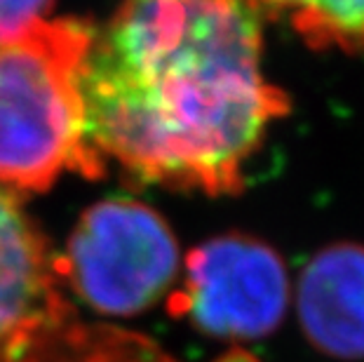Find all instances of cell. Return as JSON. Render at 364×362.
<instances>
[{
	"instance_id": "obj_5",
	"label": "cell",
	"mask_w": 364,
	"mask_h": 362,
	"mask_svg": "<svg viewBox=\"0 0 364 362\" xmlns=\"http://www.w3.org/2000/svg\"><path fill=\"white\" fill-rule=\"evenodd\" d=\"M71 320L59 264L17 196L0 186V362H17Z\"/></svg>"
},
{
	"instance_id": "obj_4",
	"label": "cell",
	"mask_w": 364,
	"mask_h": 362,
	"mask_svg": "<svg viewBox=\"0 0 364 362\" xmlns=\"http://www.w3.org/2000/svg\"><path fill=\"white\" fill-rule=\"evenodd\" d=\"M291 299L282 257L257 238H214L186 259L172 311L216 339H263L282 325Z\"/></svg>"
},
{
	"instance_id": "obj_2",
	"label": "cell",
	"mask_w": 364,
	"mask_h": 362,
	"mask_svg": "<svg viewBox=\"0 0 364 362\" xmlns=\"http://www.w3.org/2000/svg\"><path fill=\"white\" fill-rule=\"evenodd\" d=\"M95 36L87 21L43 19L0 38V186L45 191L61 174H104L90 142L80 68Z\"/></svg>"
},
{
	"instance_id": "obj_6",
	"label": "cell",
	"mask_w": 364,
	"mask_h": 362,
	"mask_svg": "<svg viewBox=\"0 0 364 362\" xmlns=\"http://www.w3.org/2000/svg\"><path fill=\"white\" fill-rule=\"evenodd\" d=\"M299 325L320 353L364 358V245L336 243L315 254L294 289Z\"/></svg>"
},
{
	"instance_id": "obj_9",
	"label": "cell",
	"mask_w": 364,
	"mask_h": 362,
	"mask_svg": "<svg viewBox=\"0 0 364 362\" xmlns=\"http://www.w3.org/2000/svg\"><path fill=\"white\" fill-rule=\"evenodd\" d=\"M54 0H0V38L17 36L48 19Z\"/></svg>"
},
{
	"instance_id": "obj_8",
	"label": "cell",
	"mask_w": 364,
	"mask_h": 362,
	"mask_svg": "<svg viewBox=\"0 0 364 362\" xmlns=\"http://www.w3.org/2000/svg\"><path fill=\"white\" fill-rule=\"evenodd\" d=\"M17 362H174L141 336L104 327H82L75 320L33 346Z\"/></svg>"
},
{
	"instance_id": "obj_3",
	"label": "cell",
	"mask_w": 364,
	"mask_h": 362,
	"mask_svg": "<svg viewBox=\"0 0 364 362\" xmlns=\"http://www.w3.org/2000/svg\"><path fill=\"white\" fill-rule=\"evenodd\" d=\"M179 264L176 238L156 210L136 200H104L80 217L61 266L95 311L136 315L162 297Z\"/></svg>"
},
{
	"instance_id": "obj_7",
	"label": "cell",
	"mask_w": 364,
	"mask_h": 362,
	"mask_svg": "<svg viewBox=\"0 0 364 362\" xmlns=\"http://www.w3.org/2000/svg\"><path fill=\"white\" fill-rule=\"evenodd\" d=\"M261 19L280 21L308 48L364 57V0H245Z\"/></svg>"
},
{
	"instance_id": "obj_1",
	"label": "cell",
	"mask_w": 364,
	"mask_h": 362,
	"mask_svg": "<svg viewBox=\"0 0 364 362\" xmlns=\"http://www.w3.org/2000/svg\"><path fill=\"white\" fill-rule=\"evenodd\" d=\"M99 156L151 183L242 188L247 160L289 99L263 75L261 19L245 0H120L80 68Z\"/></svg>"
}]
</instances>
